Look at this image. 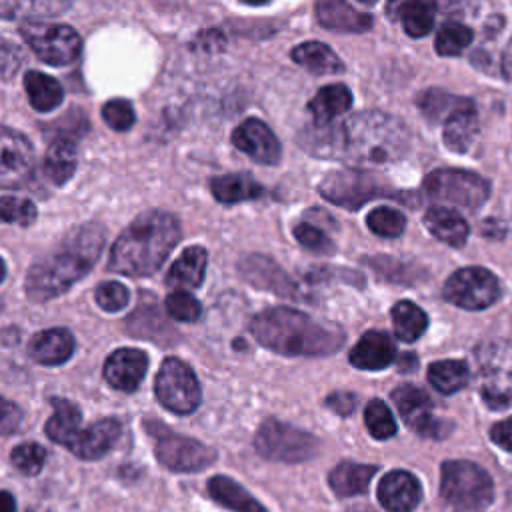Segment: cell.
Returning <instances> with one entry per match:
<instances>
[{
  "instance_id": "cell-48",
  "label": "cell",
  "mask_w": 512,
  "mask_h": 512,
  "mask_svg": "<svg viewBox=\"0 0 512 512\" xmlns=\"http://www.w3.org/2000/svg\"><path fill=\"white\" fill-rule=\"evenodd\" d=\"M294 238L308 250L314 252H330L332 250V242L314 226L310 224H296L294 226Z\"/></svg>"
},
{
  "instance_id": "cell-18",
  "label": "cell",
  "mask_w": 512,
  "mask_h": 512,
  "mask_svg": "<svg viewBox=\"0 0 512 512\" xmlns=\"http://www.w3.org/2000/svg\"><path fill=\"white\" fill-rule=\"evenodd\" d=\"M34 150L30 142L10 128H2V162H0V176L2 186L10 188L20 184L30 168H32Z\"/></svg>"
},
{
  "instance_id": "cell-17",
  "label": "cell",
  "mask_w": 512,
  "mask_h": 512,
  "mask_svg": "<svg viewBox=\"0 0 512 512\" xmlns=\"http://www.w3.org/2000/svg\"><path fill=\"white\" fill-rule=\"evenodd\" d=\"M148 368V358L138 348H118L112 352L104 364V380L120 390V392H134Z\"/></svg>"
},
{
  "instance_id": "cell-13",
  "label": "cell",
  "mask_w": 512,
  "mask_h": 512,
  "mask_svg": "<svg viewBox=\"0 0 512 512\" xmlns=\"http://www.w3.org/2000/svg\"><path fill=\"white\" fill-rule=\"evenodd\" d=\"M444 298L458 308L484 310L500 298V282L486 268H460L446 280Z\"/></svg>"
},
{
  "instance_id": "cell-37",
  "label": "cell",
  "mask_w": 512,
  "mask_h": 512,
  "mask_svg": "<svg viewBox=\"0 0 512 512\" xmlns=\"http://www.w3.org/2000/svg\"><path fill=\"white\" fill-rule=\"evenodd\" d=\"M470 372L462 360H440L430 364L428 380L442 394H454L468 384Z\"/></svg>"
},
{
  "instance_id": "cell-31",
  "label": "cell",
  "mask_w": 512,
  "mask_h": 512,
  "mask_svg": "<svg viewBox=\"0 0 512 512\" xmlns=\"http://www.w3.org/2000/svg\"><path fill=\"white\" fill-rule=\"evenodd\" d=\"M376 472V466L356 464V462H342L336 468H332L328 482L334 494L342 498L358 496L368 490V484Z\"/></svg>"
},
{
  "instance_id": "cell-28",
  "label": "cell",
  "mask_w": 512,
  "mask_h": 512,
  "mask_svg": "<svg viewBox=\"0 0 512 512\" xmlns=\"http://www.w3.org/2000/svg\"><path fill=\"white\" fill-rule=\"evenodd\" d=\"M52 406H54V414L50 416V420L44 426L46 436L52 442L66 444L70 448L72 442L82 432V428H80L82 414H80V410L72 402L62 400V398H54Z\"/></svg>"
},
{
  "instance_id": "cell-42",
  "label": "cell",
  "mask_w": 512,
  "mask_h": 512,
  "mask_svg": "<svg viewBox=\"0 0 512 512\" xmlns=\"http://www.w3.org/2000/svg\"><path fill=\"white\" fill-rule=\"evenodd\" d=\"M366 224L378 236L396 238V236H400L404 232L406 218H404L402 212H398L394 208H374L366 216Z\"/></svg>"
},
{
  "instance_id": "cell-54",
  "label": "cell",
  "mask_w": 512,
  "mask_h": 512,
  "mask_svg": "<svg viewBox=\"0 0 512 512\" xmlns=\"http://www.w3.org/2000/svg\"><path fill=\"white\" fill-rule=\"evenodd\" d=\"M2 500H4L2 512H14V498L10 496V492H2Z\"/></svg>"
},
{
  "instance_id": "cell-8",
  "label": "cell",
  "mask_w": 512,
  "mask_h": 512,
  "mask_svg": "<svg viewBox=\"0 0 512 512\" xmlns=\"http://www.w3.org/2000/svg\"><path fill=\"white\" fill-rule=\"evenodd\" d=\"M320 194L346 210H358L368 200L390 196V188L376 174L358 170V168H342L326 174V178L318 186Z\"/></svg>"
},
{
  "instance_id": "cell-47",
  "label": "cell",
  "mask_w": 512,
  "mask_h": 512,
  "mask_svg": "<svg viewBox=\"0 0 512 512\" xmlns=\"http://www.w3.org/2000/svg\"><path fill=\"white\" fill-rule=\"evenodd\" d=\"M96 302L108 312H118L128 304V290L118 282H102L96 288Z\"/></svg>"
},
{
  "instance_id": "cell-53",
  "label": "cell",
  "mask_w": 512,
  "mask_h": 512,
  "mask_svg": "<svg viewBox=\"0 0 512 512\" xmlns=\"http://www.w3.org/2000/svg\"><path fill=\"white\" fill-rule=\"evenodd\" d=\"M502 68H504V74L506 78L512 82V38L504 50V58H502Z\"/></svg>"
},
{
  "instance_id": "cell-29",
  "label": "cell",
  "mask_w": 512,
  "mask_h": 512,
  "mask_svg": "<svg viewBox=\"0 0 512 512\" xmlns=\"http://www.w3.org/2000/svg\"><path fill=\"white\" fill-rule=\"evenodd\" d=\"M210 496L232 512H268L244 486L228 476H214L208 482Z\"/></svg>"
},
{
  "instance_id": "cell-32",
  "label": "cell",
  "mask_w": 512,
  "mask_h": 512,
  "mask_svg": "<svg viewBox=\"0 0 512 512\" xmlns=\"http://www.w3.org/2000/svg\"><path fill=\"white\" fill-rule=\"evenodd\" d=\"M24 88H26L32 108L38 112L54 110L56 106H60L62 96H64L60 82L44 72H38V70L26 72Z\"/></svg>"
},
{
  "instance_id": "cell-23",
  "label": "cell",
  "mask_w": 512,
  "mask_h": 512,
  "mask_svg": "<svg viewBox=\"0 0 512 512\" xmlns=\"http://www.w3.org/2000/svg\"><path fill=\"white\" fill-rule=\"evenodd\" d=\"M316 18L322 26L344 32H364L372 26V16L338 0H324L316 4Z\"/></svg>"
},
{
  "instance_id": "cell-52",
  "label": "cell",
  "mask_w": 512,
  "mask_h": 512,
  "mask_svg": "<svg viewBox=\"0 0 512 512\" xmlns=\"http://www.w3.org/2000/svg\"><path fill=\"white\" fill-rule=\"evenodd\" d=\"M2 72H4V78H10L12 70L18 68V50L16 46H12L8 40L2 42Z\"/></svg>"
},
{
  "instance_id": "cell-1",
  "label": "cell",
  "mask_w": 512,
  "mask_h": 512,
  "mask_svg": "<svg viewBox=\"0 0 512 512\" xmlns=\"http://www.w3.org/2000/svg\"><path fill=\"white\" fill-rule=\"evenodd\" d=\"M300 146L320 158H352L354 162L384 164L408 150L406 126L390 114L360 112L340 124H310L298 134Z\"/></svg>"
},
{
  "instance_id": "cell-38",
  "label": "cell",
  "mask_w": 512,
  "mask_h": 512,
  "mask_svg": "<svg viewBox=\"0 0 512 512\" xmlns=\"http://www.w3.org/2000/svg\"><path fill=\"white\" fill-rule=\"evenodd\" d=\"M390 8L398 10V16L402 20L406 34L420 38L432 30L436 4H432V2H402V4H394Z\"/></svg>"
},
{
  "instance_id": "cell-36",
  "label": "cell",
  "mask_w": 512,
  "mask_h": 512,
  "mask_svg": "<svg viewBox=\"0 0 512 512\" xmlns=\"http://www.w3.org/2000/svg\"><path fill=\"white\" fill-rule=\"evenodd\" d=\"M392 326L394 334L402 342H414L424 334L428 326V316L414 302L400 300L392 306Z\"/></svg>"
},
{
  "instance_id": "cell-43",
  "label": "cell",
  "mask_w": 512,
  "mask_h": 512,
  "mask_svg": "<svg viewBox=\"0 0 512 512\" xmlns=\"http://www.w3.org/2000/svg\"><path fill=\"white\" fill-rule=\"evenodd\" d=\"M12 464L26 476H34L42 470L44 466V460H46V452L40 444H32V442H26V444H20L12 450Z\"/></svg>"
},
{
  "instance_id": "cell-33",
  "label": "cell",
  "mask_w": 512,
  "mask_h": 512,
  "mask_svg": "<svg viewBox=\"0 0 512 512\" xmlns=\"http://www.w3.org/2000/svg\"><path fill=\"white\" fill-rule=\"evenodd\" d=\"M210 188L214 198L224 204L252 200L262 196L264 192V188L250 174H226V176L212 178Z\"/></svg>"
},
{
  "instance_id": "cell-50",
  "label": "cell",
  "mask_w": 512,
  "mask_h": 512,
  "mask_svg": "<svg viewBox=\"0 0 512 512\" xmlns=\"http://www.w3.org/2000/svg\"><path fill=\"white\" fill-rule=\"evenodd\" d=\"M490 438H492V442L498 444L500 448L512 452V416L506 418V420L496 422V424L490 428Z\"/></svg>"
},
{
  "instance_id": "cell-25",
  "label": "cell",
  "mask_w": 512,
  "mask_h": 512,
  "mask_svg": "<svg viewBox=\"0 0 512 512\" xmlns=\"http://www.w3.org/2000/svg\"><path fill=\"white\" fill-rule=\"evenodd\" d=\"M208 254L202 246H190L186 248L180 258L170 266L166 274V284L176 290L184 288H198L204 280Z\"/></svg>"
},
{
  "instance_id": "cell-14",
  "label": "cell",
  "mask_w": 512,
  "mask_h": 512,
  "mask_svg": "<svg viewBox=\"0 0 512 512\" xmlns=\"http://www.w3.org/2000/svg\"><path fill=\"white\" fill-rule=\"evenodd\" d=\"M392 400L406 426H410L414 432L432 438H440L446 434L442 430L444 424L434 418L432 402L424 390L410 384H402L392 390Z\"/></svg>"
},
{
  "instance_id": "cell-41",
  "label": "cell",
  "mask_w": 512,
  "mask_h": 512,
  "mask_svg": "<svg viewBox=\"0 0 512 512\" xmlns=\"http://www.w3.org/2000/svg\"><path fill=\"white\" fill-rule=\"evenodd\" d=\"M364 422L368 432L376 438V440H386L390 436L396 434V422L394 416L390 412V408L382 402V400H372L368 402L366 410H364Z\"/></svg>"
},
{
  "instance_id": "cell-51",
  "label": "cell",
  "mask_w": 512,
  "mask_h": 512,
  "mask_svg": "<svg viewBox=\"0 0 512 512\" xmlns=\"http://www.w3.org/2000/svg\"><path fill=\"white\" fill-rule=\"evenodd\" d=\"M20 418V410L10 400H2V432L10 434L14 428H18Z\"/></svg>"
},
{
  "instance_id": "cell-5",
  "label": "cell",
  "mask_w": 512,
  "mask_h": 512,
  "mask_svg": "<svg viewBox=\"0 0 512 512\" xmlns=\"http://www.w3.org/2000/svg\"><path fill=\"white\" fill-rule=\"evenodd\" d=\"M440 496L452 512H486L494 498L492 478L474 462L448 460L440 472Z\"/></svg>"
},
{
  "instance_id": "cell-10",
  "label": "cell",
  "mask_w": 512,
  "mask_h": 512,
  "mask_svg": "<svg viewBox=\"0 0 512 512\" xmlns=\"http://www.w3.org/2000/svg\"><path fill=\"white\" fill-rule=\"evenodd\" d=\"M254 446L264 458L278 462H302L318 452V440L312 434L274 418L260 426Z\"/></svg>"
},
{
  "instance_id": "cell-22",
  "label": "cell",
  "mask_w": 512,
  "mask_h": 512,
  "mask_svg": "<svg viewBox=\"0 0 512 512\" xmlns=\"http://www.w3.org/2000/svg\"><path fill=\"white\" fill-rule=\"evenodd\" d=\"M28 352L32 360L40 364H62L74 352V338L66 328H50L32 336L28 344Z\"/></svg>"
},
{
  "instance_id": "cell-19",
  "label": "cell",
  "mask_w": 512,
  "mask_h": 512,
  "mask_svg": "<svg viewBox=\"0 0 512 512\" xmlns=\"http://www.w3.org/2000/svg\"><path fill=\"white\" fill-rule=\"evenodd\" d=\"M420 498V482L406 470H392L378 484V500L388 512H412Z\"/></svg>"
},
{
  "instance_id": "cell-21",
  "label": "cell",
  "mask_w": 512,
  "mask_h": 512,
  "mask_svg": "<svg viewBox=\"0 0 512 512\" xmlns=\"http://www.w3.org/2000/svg\"><path fill=\"white\" fill-rule=\"evenodd\" d=\"M396 356L392 338L386 332L370 330L366 332L350 352V362L360 370H380L386 368Z\"/></svg>"
},
{
  "instance_id": "cell-3",
  "label": "cell",
  "mask_w": 512,
  "mask_h": 512,
  "mask_svg": "<svg viewBox=\"0 0 512 512\" xmlns=\"http://www.w3.org/2000/svg\"><path fill=\"white\" fill-rule=\"evenodd\" d=\"M256 340L286 356H328L344 344V330L294 308H266L250 324Z\"/></svg>"
},
{
  "instance_id": "cell-15",
  "label": "cell",
  "mask_w": 512,
  "mask_h": 512,
  "mask_svg": "<svg viewBox=\"0 0 512 512\" xmlns=\"http://www.w3.org/2000/svg\"><path fill=\"white\" fill-rule=\"evenodd\" d=\"M234 146L260 164H276L280 160V142L274 132L258 118H246L232 134Z\"/></svg>"
},
{
  "instance_id": "cell-30",
  "label": "cell",
  "mask_w": 512,
  "mask_h": 512,
  "mask_svg": "<svg viewBox=\"0 0 512 512\" xmlns=\"http://www.w3.org/2000/svg\"><path fill=\"white\" fill-rule=\"evenodd\" d=\"M352 106V94L344 84H328L316 92V96L308 102V110L312 112L314 124H332V120L344 114Z\"/></svg>"
},
{
  "instance_id": "cell-20",
  "label": "cell",
  "mask_w": 512,
  "mask_h": 512,
  "mask_svg": "<svg viewBox=\"0 0 512 512\" xmlns=\"http://www.w3.org/2000/svg\"><path fill=\"white\" fill-rule=\"evenodd\" d=\"M122 426L114 418H102L78 434L70 450L82 460L102 458L120 438Z\"/></svg>"
},
{
  "instance_id": "cell-40",
  "label": "cell",
  "mask_w": 512,
  "mask_h": 512,
  "mask_svg": "<svg viewBox=\"0 0 512 512\" xmlns=\"http://www.w3.org/2000/svg\"><path fill=\"white\" fill-rule=\"evenodd\" d=\"M472 42V30L460 22L444 24L436 34V52L440 56H458Z\"/></svg>"
},
{
  "instance_id": "cell-6",
  "label": "cell",
  "mask_w": 512,
  "mask_h": 512,
  "mask_svg": "<svg viewBox=\"0 0 512 512\" xmlns=\"http://www.w3.org/2000/svg\"><path fill=\"white\" fill-rule=\"evenodd\" d=\"M480 392L484 402L498 410L512 402V342L490 340L476 350Z\"/></svg>"
},
{
  "instance_id": "cell-11",
  "label": "cell",
  "mask_w": 512,
  "mask_h": 512,
  "mask_svg": "<svg viewBox=\"0 0 512 512\" xmlns=\"http://www.w3.org/2000/svg\"><path fill=\"white\" fill-rule=\"evenodd\" d=\"M20 34L32 52L52 66L70 64L80 54V36L66 24L28 20L20 26Z\"/></svg>"
},
{
  "instance_id": "cell-34",
  "label": "cell",
  "mask_w": 512,
  "mask_h": 512,
  "mask_svg": "<svg viewBox=\"0 0 512 512\" xmlns=\"http://www.w3.org/2000/svg\"><path fill=\"white\" fill-rule=\"evenodd\" d=\"M292 58L314 74H336L344 70L342 60L322 42H304L292 50Z\"/></svg>"
},
{
  "instance_id": "cell-39",
  "label": "cell",
  "mask_w": 512,
  "mask_h": 512,
  "mask_svg": "<svg viewBox=\"0 0 512 512\" xmlns=\"http://www.w3.org/2000/svg\"><path fill=\"white\" fill-rule=\"evenodd\" d=\"M466 98H460V96H452L440 88H430V90H424L420 96H418V106L422 110V114L432 120V122H446V118L458 110L462 106Z\"/></svg>"
},
{
  "instance_id": "cell-2",
  "label": "cell",
  "mask_w": 512,
  "mask_h": 512,
  "mask_svg": "<svg viewBox=\"0 0 512 512\" xmlns=\"http://www.w3.org/2000/svg\"><path fill=\"white\" fill-rule=\"evenodd\" d=\"M106 240V230L88 222L74 226L64 238L26 274V296L34 302H46L64 294L74 282L90 272Z\"/></svg>"
},
{
  "instance_id": "cell-27",
  "label": "cell",
  "mask_w": 512,
  "mask_h": 512,
  "mask_svg": "<svg viewBox=\"0 0 512 512\" xmlns=\"http://www.w3.org/2000/svg\"><path fill=\"white\" fill-rule=\"evenodd\" d=\"M424 224L430 230L432 236H436L440 242L448 246H462L468 238V224L466 220L452 208H430L424 214Z\"/></svg>"
},
{
  "instance_id": "cell-4",
  "label": "cell",
  "mask_w": 512,
  "mask_h": 512,
  "mask_svg": "<svg viewBox=\"0 0 512 512\" xmlns=\"http://www.w3.org/2000/svg\"><path fill=\"white\" fill-rule=\"evenodd\" d=\"M180 240L178 220L164 210H148L116 238L108 268L124 276H150L170 256Z\"/></svg>"
},
{
  "instance_id": "cell-24",
  "label": "cell",
  "mask_w": 512,
  "mask_h": 512,
  "mask_svg": "<svg viewBox=\"0 0 512 512\" xmlns=\"http://www.w3.org/2000/svg\"><path fill=\"white\" fill-rule=\"evenodd\" d=\"M478 134V116L474 102L466 98L444 122V144L454 152H466Z\"/></svg>"
},
{
  "instance_id": "cell-35",
  "label": "cell",
  "mask_w": 512,
  "mask_h": 512,
  "mask_svg": "<svg viewBox=\"0 0 512 512\" xmlns=\"http://www.w3.org/2000/svg\"><path fill=\"white\" fill-rule=\"evenodd\" d=\"M76 170V146L66 140H54L44 156V172L54 184H64Z\"/></svg>"
},
{
  "instance_id": "cell-12",
  "label": "cell",
  "mask_w": 512,
  "mask_h": 512,
  "mask_svg": "<svg viewBox=\"0 0 512 512\" xmlns=\"http://www.w3.org/2000/svg\"><path fill=\"white\" fill-rule=\"evenodd\" d=\"M156 398L176 414H190L200 404V384L194 370L180 358H166L154 384Z\"/></svg>"
},
{
  "instance_id": "cell-45",
  "label": "cell",
  "mask_w": 512,
  "mask_h": 512,
  "mask_svg": "<svg viewBox=\"0 0 512 512\" xmlns=\"http://www.w3.org/2000/svg\"><path fill=\"white\" fill-rule=\"evenodd\" d=\"M166 310L172 318H176L180 322H192L200 316L198 300L192 294L184 292V290H176V292L168 294Z\"/></svg>"
},
{
  "instance_id": "cell-26",
  "label": "cell",
  "mask_w": 512,
  "mask_h": 512,
  "mask_svg": "<svg viewBox=\"0 0 512 512\" xmlns=\"http://www.w3.org/2000/svg\"><path fill=\"white\" fill-rule=\"evenodd\" d=\"M128 328L134 336L148 338L158 344H170L174 342V336H178L174 334L172 326L164 320L162 312L154 306V302H144V298L128 318Z\"/></svg>"
},
{
  "instance_id": "cell-9",
  "label": "cell",
  "mask_w": 512,
  "mask_h": 512,
  "mask_svg": "<svg viewBox=\"0 0 512 512\" xmlns=\"http://www.w3.org/2000/svg\"><path fill=\"white\" fill-rule=\"evenodd\" d=\"M152 440H154V452L160 464H164L168 470L174 472H196L206 468L214 462L216 452L188 436L174 434L172 430L164 428L162 424L148 422L146 424Z\"/></svg>"
},
{
  "instance_id": "cell-49",
  "label": "cell",
  "mask_w": 512,
  "mask_h": 512,
  "mask_svg": "<svg viewBox=\"0 0 512 512\" xmlns=\"http://www.w3.org/2000/svg\"><path fill=\"white\" fill-rule=\"evenodd\" d=\"M356 404H358V400H356V396L350 394V392H334V394H330V396L326 398V406H328L330 410H334L336 414H340V416L352 414L354 408H356Z\"/></svg>"
},
{
  "instance_id": "cell-16",
  "label": "cell",
  "mask_w": 512,
  "mask_h": 512,
  "mask_svg": "<svg viewBox=\"0 0 512 512\" xmlns=\"http://www.w3.org/2000/svg\"><path fill=\"white\" fill-rule=\"evenodd\" d=\"M240 274L256 288L270 290L284 298H296V284L270 258L262 254H248L238 262Z\"/></svg>"
},
{
  "instance_id": "cell-44",
  "label": "cell",
  "mask_w": 512,
  "mask_h": 512,
  "mask_svg": "<svg viewBox=\"0 0 512 512\" xmlns=\"http://www.w3.org/2000/svg\"><path fill=\"white\" fill-rule=\"evenodd\" d=\"M0 210H2V220L4 222H14V224H20V226H28L36 220V208L26 198L6 194V196H2Z\"/></svg>"
},
{
  "instance_id": "cell-7",
  "label": "cell",
  "mask_w": 512,
  "mask_h": 512,
  "mask_svg": "<svg viewBox=\"0 0 512 512\" xmlns=\"http://www.w3.org/2000/svg\"><path fill=\"white\" fill-rule=\"evenodd\" d=\"M424 192L436 202H446L462 208H478L490 194V184L470 170L440 168L426 176Z\"/></svg>"
},
{
  "instance_id": "cell-46",
  "label": "cell",
  "mask_w": 512,
  "mask_h": 512,
  "mask_svg": "<svg viewBox=\"0 0 512 512\" xmlns=\"http://www.w3.org/2000/svg\"><path fill=\"white\" fill-rule=\"evenodd\" d=\"M102 118L112 130H118V132L128 130L136 120L132 104L128 100H122V98L106 102L104 108H102Z\"/></svg>"
}]
</instances>
